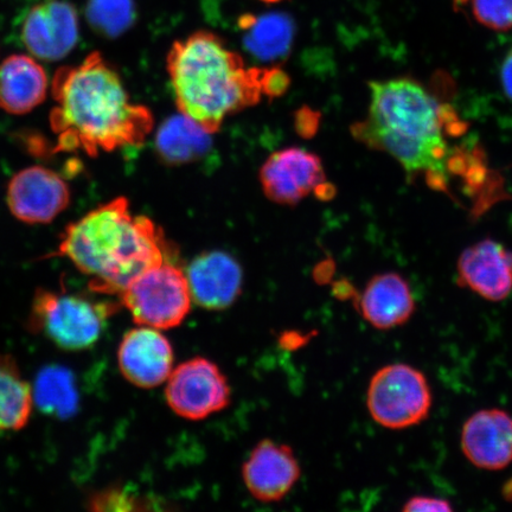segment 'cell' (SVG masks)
<instances>
[{
    "mask_svg": "<svg viewBox=\"0 0 512 512\" xmlns=\"http://www.w3.org/2000/svg\"><path fill=\"white\" fill-rule=\"evenodd\" d=\"M50 112L57 152L82 151L96 157L140 146L153 130L149 108L132 104L120 76L98 51L78 66L62 67L51 82Z\"/></svg>",
    "mask_w": 512,
    "mask_h": 512,
    "instance_id": "1",
    "label": "cell"
},
{
    "mask_svg": "<svg viewBox=\"0 0 512 512\" xmlns=\"http://www.w3.org/2000/svg\"><path fill=\"white\" fill-rule=\"evenodd\" d=\"M166 67L179 112L213 134L229 115L280 95L288 86L278 69L246 68L213 32L196 31L172 44Z\"/></svg>",
    "mask_w": 512,
    "mask_h": 512,
    "instance_id": "2",
    "label": "cell"
},
{
    "mask_svg": "<svg viewBox=\"0 0 512 512\" xmlns=\"http://www.w3.org/2000/svg\"><path fill=\"white\" fill-rule=\"evenodd\" d=\"M168 254L162 230L131 213L125 197L102 204L64 230L59 251L88 275L94 293L120 296L140 274Z\"/></svg>",
    "mask_w": 512,
    "mask_h": 512,
    "instance_id": "3",
    "label": "cell"
},
{
    "mask_svg": "<svg viewBox=\"0 0 512 512\" xmlns=\"http://www.w3.org/2000/svg\"><path fill=\"white\" fill-rule=\"evenodd\" d=\"M367 118L351 127L352 136L370 149L389 153L408 174L425 172L445 188L448 153L443 108L412 79L370 82Z\"/></svg>",
    "mask_w": 512,
    "mask_h": 512,
    "instance_id": "4",
    "label": "cell"
},
{
    "mask_svg": "<svg viewBox=\"0 0 512 512\" xmlns=\"http://www.w3.org/2000/svg\"><path fill=\"white\" fill-rule=\"evenodd\" d=\"M115 311L112 302L40 288L32 300L30 329L60 349L86 350L99 341Z\"/></svg>",
    "mask_w": 512,
    "mask_h": 512,
    "instance_id": "5",
    "label": "cell"
},
{
    "mask_svg": "<svg viewBox=\"0 0 512 512\" xmlns=\"http://www.w3.org/2000/svg\"><path fill=\"white\" fill-rule=\"evenodd\" d=\"M433 394L424 373L406 363L388 364L371 377L367 406L371 418L388 430L420 425L430 415Z\"/></svg>",
    "mask_w": 512,
    "mask_h": 512,
    "instance_id": "6",
    "label": "cell"
},
{
    "mask_svg": "<svg viewBox=\"0 0 512 512\" xmlns=\"http://www.w3.org/2000/svg\"><path fill=\"white\" fill-rule=\"evenodd\" d=\"M119 297L134 322L158 330L181 325L192 303L187 274L169 260L140 274Z\"/></svg>",
    "mask_w": 512,
    "mask_h": 512,
    "instance_id": "7",
    "label": "cell"
},
{
    "mask_svg": "<svg viewBox=\"0 0 512 512\" xmlns=\"http://www.w3.org/2000/svg\"><path fill=\"white\" fill-rule=\"evenodd\" d=\"M165 383L166 402L183 419L203 420L229 405L226 376L207 358H191L179 364Z\"/></svg>",
    "mask_w": 512,
    "mask_h": 512,
    "instance_id": "8",
    "label": "cell"
},
{
    "mask_svg": "<svg viewBox=\"0 0 512 512\" xmlns=\"http://www.w3.org/2000/svg\"><path fill=\"white\" fill-rule=\"evenodd\" d=\"M78 10L67 0H44L31 6L21 25V40L32 56L55 62L78 44Z\"/></svg>",
    "mask_w": 512,
    "mask_h": 512,
    "instance_id": "9",
    "label": "cell"
},
{
    "mask_svg": "<svg viewBox=\"0 0 512 512\" xmlns=\"http://www.w3.org/2000/svg\"><path fill=\"white\" fill-rule=\"evenodd\" d=\"M8 206L12 215L25 223H49L70 203L68 184L43 166L17 172L8 185Z\"/></svg>",
    "mask_w": 512,
    "mask_h": 512,
    "instance_id": "10",
    "label": "cell"
},
{
    "mask_svg": "<svg viewBox=\"0 0 512 512\" xmlns=\"http://www.w3.org/2000/svg\"><path fill=\"white\" fill-rule=\"evenodd\" d=\"M260 182L271 201L286 206H294L326 183L322 160L298 147L268 157L260 170Z\"/></svg>",
    "mask_w": 512,
    "mask_h": 512,
    "instance_id": "11",
    "label": "cell"
},
{
    "mask_svg": "<svg viewBox=\"0 0 512 512\" xmlns=\"http://www.w3.org/2000/svg\"><path fill=\"white\" fill-rule=\"evenodd\" d=\"M118 363L121 374L133 386L152 389L168 381L174 370V349L160 330L139 325L121 341Z\"/></svg>",
    "mask_w": 512,
    "mask_h": 512,
    "instance_id": "12",
    "label": "cell"
},
{
    "mask_svg": "<svg viewBox=\"0 0 512 512\" xmlns=\"http://www.w3.org/2000/svg\"><path fill=\"white\" fill-rule=\"evenodd\" d=\"M458 284L488 302H504L512 293V251L492 239L467 247L457 262Z\"/></svg>",
    "mask_w": 512,
    "mask_h": 512,
    "instance_id": "13",
    "label": "cell"
},
{
    "mask_svg": "<svg viewBox=\"0 0 512 512\" xmlns=\"http://www.w3.org/2000/svg\"><path fill=\"white\" fill-rule=\"evenodd\" d=\"M300 477V466L291 447L266 439L260 441L242 467L246 488L260 502L283 499Z\"/></svg>",
    "mask_w": 512,
    "mask_h": 512,
    "instance_id": "14",
    "label": "cell"
},
{
    "mask_svg": "<svg viewBox=\"0 0 512 512\" xmlns=\"http://www.w3.org/2000/svg\"><path fill=\"white\" fill-rule=\"evenodd\" d=\"M460 445L478 469H507L512 463V416L497 408L478 411L466 420Z\"/></svg>",
    "mask_w": 512,
    "mask_h": 512,
    "instance_id": "15",
    "label": "cell"
},
{
    "mask_svg": "<svg viewBox=\"0 0 512 512\" xmlns=\"http://www.w3.org/2000/svg\"><path fill=\"white\" fill-rule=\"evenodd\" d=\"M192 302L211 311L227 309L241 293L242 270L233 256L208 252L192 260L187 273Z\"/></svg>",
    "mask_w": 512,
    "mask_h": 512,
    "instance_id": "16",
    "label": "cell"
},
{
    "mask_svg": "<svg viewBox=\"0 0 512 512\" xmlns=\"http://www.w3.org/2000/svg\"><path fill=\"white\" fill-rule=\"evenodd\" d=\"M358 306L362 317L377 330H392L405 325L416 310L411 285L394 272L371 278L358 300Z\"/></svg>",
    "mask_w": 512,
    "mask_h": 512,
    "instance_id": "17",
    "label": "cell"
},
{
    "mask_svg": "<svg viewBox=\"0 0 512 512\" xmlns=\"http://www.w3.org/2000/svg\"><path fill=\"white\" fill-rule=\"evenodd\" d=\"M48 76L28 55H11L0 64V110L23 115L47 98Z\"/></svg>",
    "mask_w": 512,
    "mask_h": 512,
    "instance_id": "18",
    "label": "cell"
},
{
    "mask_svg": "<svg viewBox=\"0 0 512 512\" xmlns=\"http://www.w3.org/2000/svg\"><path fill=\"white\" fill-rule=\"evenodd\" d=\"M208 131L183 113L166 119L156 134L157 155L169 165L197 162L211 147Z\"/></svg>",
    "mask_w": 512,
    "mask_h": 512,
    "instance_id": "19",
    "label": "cell"
},
{
    "mask_svg": "<svg viewBox=\"0 0 512 512\" xmlns=\"http://www.w3.org/2000/svg\"><path fill=\"white\" fill-rule=\"evenodd\" d=\"M241 27L246 31L245 46L249 53L261 61L278 60L290 51L294 24L284 14H267L260 17L241 18Z\"/></svg>",
    "mask_w": 512,
    "mask_h": 512,
    "instance_id": "20",
    "label": "cell"
},
{
    "mask_svg": "<svg viewBox=\"0 0 512 512\" xmlns=\"http://www.w3.org/2000/svg\"><path fill=\"white\" fill-rule=\"evenodd\" d=\"M34 396L16 361L0 354V433L22 430L28 424Z\"/></svg>",
    "mask_w": 512,
    "mask_h": 512,
    "instance_id": "21",
    "label": "cell"
},
{
    "mask_svg": "<svg viewBox=\"0 0 512 512\" xmlns=\"http://www.w3.org/2000/svg\"><path fill=\"white\" fill-rule=\"evenodd\" d=\"M34 405L54 418L68 419L79 408V390L72 371L49 366L38 373L32 387Z\"/></svg>",
    "mask_w": 512,
    "mask_h": 512,
    "instance_id": "22",
    "label": "cell"
},
{
    "mask_svg": "<svg viewBox=\"0 0 512 512\" xmlns=\"http://www.w3.org/2000/svg\"><path fill=\"white\" fill-rule=\"evenodd\" d=\"M86 17L92 29L106 38H117L136 19L134 0H88Z\"/></svg>",
    "mask_w": 512,
    "mask_h": 512,
    "instance_id": "23",
    "label": "cell"
},
{
    "mask_svg": "<svg viewBox=\"0 0 512 512\" xmlns=\"http://www.w3.org/2000/svg\"><path fill=\"white\" fill-rule=\"evenodd\" d=\"M473 15L488 29L508 31L512 29V0H473Z\"/></svg>",
    "mask_w": 512,
    "mask_h": 512,
    "instance_id": "24",
    "label": "cell"
},
{
    "mask_svg": "<svg viewBox=\"0 0 512 512\" xmlns=\"http://www.w3.org/2000/svg\"><path fill=\"white\" fill-rule=\"evenodd\" d=\"M403 511L406 512H451L453 511L450 502L445 499L426 497V496H415L408 499L405 505H403Z\"/></svg>",
    "mask_w": 512,
    "mask_h": 512,
    "instance_id": "25",
    "label": "cell"
},
{
    "mask_svg": "<svg viewBox=\"0 0 512 512\" xmlns=\"http://www.w3.org/2000/svg\"><path fill=\"white\" fill-rule=\"evenodd\" d=\"M501 79L504 93L512 100V49L503 61Z\"/></svg>",
    "mask_w": 512,
    "mask_h": 512,
    "instance_id": "26",
    "label": "cell"
},
{
    "mask_svg": "<svg viewBox=\"0 0 512 512\" xmlns=\"http://www.w3.org/2000/svg\"><path fill=\"white\" fill-rule=\"evenodd\" d=\"M502 496L505 501L512 502V477L503 485Z\"/></svg>",
    "mask_w": 512,
    "mask_h": 512,
    "instance_id": "27",
    "label": "cell"
},
{
    "mask_svg": "<svg viewBox=\"0 0 512 512\" xmlns=\"http://www.w3.org/2000/svg\"><path fill=\"white\" fill-rule=\"evenodd\" d=\"M261 2H264L267 4H277V3L283 2V0H261Z\"/></svg>",
    "mask_w": 512,
    "mask_h": 512,
    "instance_id": "28",
    "label": "cell"
},
{
    "mask_svg": "<svg viewBox=\"0 0 512 512\" xmlns=\"http://www.w3.org/2000/svg\"><path fill=\"white\" fill-rule=\"evenodd\" d=\"M453 2H454V4H456V6H460V5H464L467 2H469V0H453Z\"/></svg>",
    "mask_w": 512,
    "mask_h": 512,
    "instance_id": "29",
    "label": "cell"
}]
</instances>
